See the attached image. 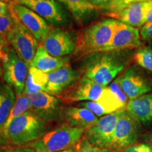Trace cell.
I'll return each mask as SVG.
<instances>
[{
  "instance_id": "obj_29",
  "label": "cell",
  "mask_w": 152,
  "mask_h": 152,
  "mask_svg": "<svg viewBox=\"0 0 152 152\" xmlns=\"http://www.w3.org/2000/svg\"><path fill=\"white\" fill-rule=\"evenodd\" d=\"M78 106L80 107H83L87 109L94 113L96 116H104V115H108L105 109H104L103 106L99 104L97 102H82L79 104Z\"/></svg>"
},
{
  "instance_id": "obj_38",
  "label": "cell",
  "mask_w": 152,
  "mask_h": 152,
  "mask_svg": "<svg viewBox=\"0 0 152 152\" xmlns=\"http://www.w3.org/2000/svg\"><path fill=\"white\" fill-rule=\"evenodd\" d=\"M58 152H75V148H71V149H66V150H64V151H58Z\"/></svg>"
},
{
  "instance_id": "obj_36",
  "label": "cell",
  "mask_w": 152,
  "mask_h": 152,
  "mask_svg": "<svg viewBox=\"0 0 152 152\" xmlns=\"http://www.w3.org/2000/svg\"><path fill=\"white\" fill-rule=\"evenodd\" d=\"M9 14V4L0 1V16Z\"/></svg>"
},
{
  "instance_id": "obj_40",
  "label": "cell",
  "mask_w": 152,
  "mask_h": 152,
  "mask_svg": "<svg viewBox=\"0 0 152 152\" xmlns=\"http://www.w3.org/2000/svg\"><path fill=\"white\" fill-rule=\"evenodd\" d=\"M151 1H152V0H151Z\"/></svg>"
},
{
  "instance_id": "obj_15",
  "label": "cell",
  "mask_w": 152,
  "mask_h": 152,
  "mask_svg": "<svg viewBox=\"0 0 152 152\" xmlns=\"http://www.w3.org/2000/svg\"><path fill=\"white\" fill-rule=\"evenodd\" d=\"M142 46V42L138 28L132 27L120 21L109 45L104 52L139 49Z\"/></svg>"
},
{
  "instance_id": "obj_14",
  "label": "cell",
  "mask_w": 152,
  "mask_h": 152,
  "mask_svg": "<svg viewBox=\"0 0 152 152\" xmlns=\"http://www.w3.org/2000/svg\"><path fill=\"white\" fill-rule=\"evenodd\" d=\"M41 45L52 56L64 57L73 53L75 48V38L68 30L53 27Z\"/></svg>"
},
{
  "instance_id": "obj_4",
  "label": "cell",
  "mask_w": 152,
  "mask_h": 152,
  "mask_svg": "<svg viewBox=\"0 0 152 152\" xmlns=\"http://www.w3.org/2000/svg\"><path fill=\"white\" fill-rule=\"evenodd\" d=\"M85 130L64 124L45 133L36 141L26 144L35 152H58L74 148L84 136Z\"/></svg>"
},
{
  "instance_id": "obj_21",
  "label": "cell",
  "mask_w": 152,
  "mask_h": 152,
  "mask_svg": "<svg viewBox=\"0 0 152 152\" xmlns=\"http://www.w3.org/2000/svg\"><path fill=\"white\" fill-rule=\"evenodd\" d=\"M146 1L132 4L111 16L132 27L142 28L145 24Z\"/></svg>"
},
{
  "instance_id": "obj_39",
  "label": "cell",
  "mask_w": 152,
  "mask_h": 152,
  "mask_svg": "<svg viewBox=\"0 0 152 152\" xmlns=\"http://www.w3.org/2000/svg\"><path fill=\"white\" fill-rule=\"evenodd\" d=\"M14 0H0V1L1 2H4V3H7V4H10L11 1H13Z\"/></svg>"
},
{
  "instance_id": "obj_3",
  "label": "cell",
  "mask_w": 152,
  "mask_h": 152,
  "mask_svg": "<svg viewBox=\"0 0 152 152\" xmlns=\"http://www.w3.org/2000/svg\"><path fill=\"white\" fill-rule=\"evenodd\" d=\"M119 22L116 19H103L80 32L75 38L73 53L75 59L80 60L88 55L104 52Z\"/></svg>"
},
{
  "instance_id": "obj_9",
  "label": "cell",
  "mask_w": 152,
  "mask_h": 152,
  "mask_svg": "<svg viewBox=\"0 0 152 152\" xmlns=\"http://www.w3.org/2000/svg\"><path fill=\"white\" fill-rule=\"evenodd\" d=\"M9 12L42 44L52 27L45 19L26 6L13 1L9 4Z\"/></svg>"
},
{
  "instance_id": "obj_32",
  "label": "cell",
  "mask_w": 152,
  "mask_h": 152,
  "mask_svg": "<svg viewBox=\"0 0 152 152\" xmlns=\"http://www.w3.org/2000/svg\"><path fill=\"white\" fill-rule=\"evenodd\" d=\"M121 152H152V149L147 144H134L121 150Z\"/></svg>"
},
{
  "instance_id": "obj_27",
  "label": "cell",
  "mask_w": 152,
  "mask_h": 152,
  "mask_svg": "<svg viewBox=\"0 0 152 152\" xmlns=\"http://www.w3.org/2000/svg\"><path fill=\"white\" fill-rule=\"evenodd\" d=\"M16 18L10 12L8 14L0 16V37L6 39L7 34L12 29Z\"/></svg>"
},
{
  "instance_id": "obj_26",
  "label": "cell",
  "mask_w": 152,
  "mask_h": 152,
  "mask_svg": "<svg viewBox=\"0 0 152 152\" xmlns=\"http://www.w3.org/2000/svg\"><path fill=\"white\" fill-rule=\"evenodd\" d=\"M75 152H117L107 148H100L92 145L84 137L75 146Z\"/></svg>"
},
{
  "instance_id": "obj_28",
  "label": "cell",
  "mask_w": 152,
  "mask_h": 152,
  "mask_svg": "<svg viewBox=\"0 0 152 152\" xmlns=\"http://www.w3.org/2000/svg\"><path fill=\"white\" fill-rule=\"evenodd\" d=\"M144 1H147V0H112L111 7L109 9V16H111V15L116 14L132 4Z\"/></svg>"
},
{
  "instance_id": "obj_23",
  "label": "cell",
  "mask_w": 152,
  "mask_h": 152,
  "mask_svg": "<svg viewBox=\"0 0 152 152\" xmlns=\"http://www.w3.org/2000/svg\"><path fill=\"white\" fill-rule=\"evenodd\" d=\"M67 8L76 20L83 22L90 14L96 10L87 0H56Z\"/></svg>"
},
{
  "instance_id": "obj_20",
  "label": "cell",
  "mask_w": 152,
  "mask_h": 152,
  "mask_svg": "<svg viewBox=\"0 0 152 152\" xmlns=\"http://www.w3.org/2000/svg\"><path fill=\"white\" fill-rule=\"evenodd\" d=\"M142 124L152 123V92H149L133 100H129L126 109Z\"/></svg>"
},
{
  "instance_id": "obj_17",
  "label": "cell",
  "mask_w": 152,
  "mask_h": 152,
  "mask_svg": "<svg viewBox=\"0 0 152 152\" xmlns=\"http://www.w3.org/2000/svg\"><path fill=\"white\" fill-rule=\"evenodd\" d=\"M96 102L103 106L107 114L126 109L128 98L121 88L119 77L114 80L109 86L104 87L102 95Z\"/></svg>"
},
{
  "instance_id": "obj_2",
  "label": "cell",
  "mask_w": 152,
  "mask_h": 152,
  "mask_svg": "<svg viewBox=\"0 0 152 152\" xmlns=\"http://www.w3.org/2000/svg\"><path fill=\"white\" fill-rule=\"evenodd\" d=\"M46 129V122L31 110H28L0 132V144L26 145L42 137Z\"/></svg>"
},
{
  "instance_id": "obj_31",
  "label": "cell",
  "mask_w": 152,
  "mask_h": 152,
  "mask_svg": "<svg viewBox=\"0 0 152 152\" xmlns=\"http://www.w3.org/2000/svg\"><path fill=\"white\" fill-rule=\"evenodd\" d=\"M140 34L142 40L152 46V23L144 24L140 29Z\"/></svg>"
},
{
  "instance_id": "obj_11",
  "label": "cell",
  "mask_w": 152,
  "mask_h": 152,
  "mask_svg": "<svg viewBox=\"0 0 152 152\" xmlns=\"http://www.w3.org/2000/svg\"><path fill=\"white\" fill-rule=\"evenodd\" d=\"M121 88L129 100H133L152 90V78L137 66L128 68L119 76Z\"/></svg>"
},
{
  "instance_id": "obj_12",
  "label": "cell",
  "mask_w": 152,
  "mask_h": 152,
  "mask_svg": "<svg viewBox=\"0 0 152 152\" xmlns=\"http://www.w3.org/2000/svg\"><path fill=\"white\" fill-rule=\"evenodd\" d=\"M123 111L101 117L95 124L85 130L84 137L92 145L110 149L115 124Z\"/></svg>"
},
{
  "instance_id": "obj_33",
  "label": "cell",
  "mask_w": 152,
  "mask_h": 152,
  "mask_svg": "<svg viewBox=\"0 0 152 152\" xmlns=\"http://www.w3.org/2000/svg\"><path fill=\"white\" fill-rule=\"evenodd\" d=\"M87 1L96 9H106V10H109L112 2V0H87Z\"/></svg>"
},
{
  "instance_id": "obj_6",
  "label": "cell",
  "mask_w": 152,
  "mask_h": 152,
  "mask_svg": "<svg viewBox=\"0 0 152 152\" xmlns=\"http://www.w3.org/2000/svg\"><path fill=\"white\" fill-rule=\"evenodd\" d=\"M141 124L126 109L123 110L115 124L110 149L118 151L135 144L141 133Z\"/></svg>"
},
{
  "instance_id": "obj_1",
  "label": "cell",
  "mask_w": 152,
  "mask_h": 152,
  "mask_svg": "<svg viewBox=\"0 0 152 152\" xmlns=\"http://www.w3.org/2000/svg\"><path fill=\"white\" fill-rule=\"evenodd\" d=\"M130 58L128 50L97 52L82 58L81 76L106 87L126 67Z\"/></svg>"
},
{
  "instance_id": "obj_25",
  "label": "cell",
  "mask_w": 152,
  "mask_h": 152,
  "mask_svg": "<svg viewBox=\"0 0 152 152\" xmlns=\"http://www.w3.org/2000/svg\"><path fill=\"white\" fill-rule=\"evenodd\" d=\"M136 64L152 73V48L151 47H142L137 49L134 54Z\"/></svg>"
},
{
  "instance_id": "obj_22",
  "label": "cell",
  "mask_w": 152,
  "mask_h": 152,
  "mask_svg": "<svg viewBox=\"0 0 152 152\" xmlns=\"http://www.w3.org/2000/svg\"><path fill=\"white\" fill-rule=\"evenodd\" d=\"M15 102L14 89L6 83H0V131L7 122Z\"/></svg>"
},
{
  "instance_id": "obj_30",
  "label": "cell",
  "mask_w": 152,
  "mask_h": 152,
  "mask_svg": "<svg viewBox=\"0 0 152 152\" xmlns=\"http://www.w3.org/2000/svg\"><path fill=\"white\" fill-rule=\"evenodd\" d=\"M0 152H35V151L28 145L14 146L0 144Z\"/></svg>"
},
{
  "instance_id": "obj_19",
  "label": "cell",
  "mask_w": 152,
  "mask_h": 152,
  "mask_svg": "<svg viewBox=\"0 0 152 152\" xmlns=\"http://www.w3.org/2000/svg\"><path fill=\"white\" fill-rule=\"evenodd\" d=\"M61 117L65 120L66 124L85 129V130L95 124L99 120L97 116L90 110L80 106L64 108Z\"/></svg>"
},
{
  "instance_id": "obj_10",
  "label": "cell",
  "mask_w": 152,
  "mask_h": 152,
  "mask_svg": "<svg viewBox=\"0 0 152 152\" xmlns=\"http://www.w3.org/2000/svg\"><path fill=\"white\" fill-rule=\"evenodd\" d=\"M29 100L30 109L45 122L56 121L62 116L64 108L57 96L44 91L24 92Z\"/></svg>"
},
{
  "instance_id": "obj_8",
  "label": "cell",
  "mask_w": 152,
  "mask_h": 152,
  "mask_svg": "<svg viewBox=\"0 0 152 152\" xmlns=\"http://www.w3.org/2000/svg\"><path fill=\"white\" fill-rule=\"evenodd\" d=\"M6 39L16 51L18 56L29 67L39 46L38 42L34 36L16 18L14 26L7 34Z\"/></svg>"
},
{
  "instance_id": "obj_37",
  "label": "cell",
  "mask_w": 152,
  "mask_h": 152,
  "mask_svg": "<svg viewBox=\"0 0 152 152\" xmlns=\"http://www.w3.org/2000/svg\"><path fill=\"white\" fill-rule=\"evenodd\" d=\"M147 142H148L147 144L152 149V133L147 137Z\"/></svg>"
},
{
  "instance_id": "obj_5",
  "label": "cell",
  "mask_w": 152,
  "mask_h": 152,
  "mask_svg": "<svg viewBox=\"0 0 152 152\" xmlns=\"http://www.w3.org/2000/svg\"><path fill=\"white\" fill-rule=\"evenodd\" d=\"M1 62L2 77L5 83L14 89L16 94L24 93L29 67L8 42L2 47Z\"/></svg>"
},
{
  "instance_id": "obj_7",
  "label": "cell",
  "mask_w": 152,
  "mask_h": 152,
  "mask_svg": "<svg viewBox=\"0 0 152 152\" xmlns=\"http://www.w3.org/2000/svg\"><path fill=\"white\" fill-rule=\"evenodd\" d=\"M45 19L49 25L56 28L65 27L71 23L69 13L56 0H14Z\"/></svg>"
},
{
  "instance_id": "obj_13",
  "label": "cell",
  "mask_w": 152,
  "mask_h": 152,
  "mask_svg": "<svg viewBox=\"0 0 152 152\" xmlns=\"http://www.w3.org/2000/svg\"><path fill=\"white\" fill-rule=\"evenodd\" d=\"M104 87L94 81L82 76L74 84L57 97L66 104L88 101L96 102L102 94Z\"/></svg>"
},
{
  "instance_id": "obj_16",
  "label": "cell",
  "mask_w": 152,
  "mask_h": 152,
  "mask_svg": "<svg viewBox=\"0 0 152 152\" xmlns=\"http://www.w3.org/2000/svg\"><path fill=\"white\" fill-rule=\"evenodd\" d=\"M81 77L79 71L68 64L59 69L47 73V84L45 92L58 96Z\"/></svg>"
},
{
  "instance_id": "obj_18",
  "label": "cell",
  "mask_w": 152,
  "mask_h": 152,
  "mask_svg": "<svg viewBox=\"0 0 152 152\" xmlns=\"http://www.w3.org/2000/svg\"><path fill=\"white\" fill-rule=\"evenodd\" d=\"M69 56L54 57L47 52L42 45H39L29 67L35 68L45 73H49L69 64Z\"/></svg>"
},
{
  "instance_id": "obj_24",
  "label": "cell",
  "mask_w": 152,
  "mask_h": 152,
  "mask_svg": "<svg viewBox=\"0 0 152 152\" xmlns=\"http://www.w3.org/2000/svg\"><path fill=\"white\" fill-rule=\"evenodd\" d=\"M47 84V74L35 68L29 67L24 92L33 93L45 91Z\"/></svg>"
},
{
  "instance_id": "obj_34",
  "label": "cell",
  "mask_w": 152,
  "mask_h": 152,
  "mask_svg": "<svg viewBox=\"0 0 152 152\" xmlns=\"http://www.w3.org/2000/svg\"><path fill=\"white\" fill-rule=\"evenodd\" d=\"M144 22L146 23H152V1L147 0L146 1V12Z\"/></svg>"
},
{
  "instance_id": "obj_35",
  "label": "cell",
  "mask_w": 152,
  "mask_h": 152,
  "mask_svg": "<svg viewBox=\"0 0 152 152\" xmlns=\"http://www.w3.org/2000/svg\"><path fill=\"white\" fill-rule=\"evenodd\" d=\"M7 42V41L5 38L0 37V78H1L3 75L2 62H1V49H2L3 45Z\"/></svg>"
}]
</instances>
